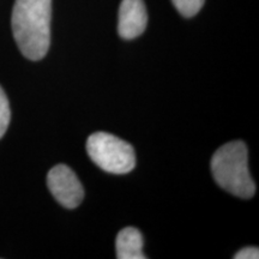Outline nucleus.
<instances>
[{
    "label": "nucleus",
    "mask_w": 259,
    "mask_h": 259,
    "mask_svg": "<svg viewBox=\"0 0 259 259\" xmlns=\"http://www.w3.org/2000/svg\"><path fill=\"white\" fill-rule=\"evenodd\" d=\"M52 0H16L12 32L21 53L29 60L46 57L51 45Z\"/></svg>",
    "instance_id": "1"
},
{
    "label": "nucleus",
    "mask_w": 259,
    "mask_h": 259,
    "mask_svg": "<svg viewBox=\"0 0 259 259\" xmlns=\"http://www.w3.org/2000/svg\"><path fill=\"white\" fill-rule=\"evenodd\" d=\"M211 171L220 187L239 198H251L255 193L244 142L234 141L218 149L211 158Z\"/></svg>",
    "instance_id": "2"
},
{
    "label": "nucleus",
    "mask_w": 259,
    "mask_h": 259,
    "mask_svg": "<svg viewBox=\"0 0 259 259\" xmlns=\"http://www.w3.org/2000/svg\"><path fill=\"white\" fill-rule=\"evenodd\" d=\"M87 151L96 166L112 174H127L136 166L132 145L107 132H96L87 141Z\"/></svg>",
    "instance_id": "3"
},
{
    "label": "nucleus",
    "mask_w": 259,
    "mask_h": 259,
    "mask_svg": "<svg viewBox=\"0 0 259 259\" xmlns=\"http://www.w3.org/2000/svg\"><path fill=\"white\" fill-rule=\"evenodd\" d=\"M47 185L53 197L67 209H74L82 203L84 190L76 173L65 164H58L50 170Z\"/></svg>",
    "instance_id": "4"
},
{
    "label": "nucleus",
    "mask_w": 259,
    "mask_h": 259,
    "mask_svg": "<svg viewBox=\"0 0 259 259\" xmlns=\"http://www.w3.org/2000/svg\"><path fill=\"white\" fill-rule=\"evenodd\" d=\"M148 14L143 0H122L119 8V35L132 40L142 35L147 28Z\"/></svg>",
    "instance_id": "5"
},
{
    "label": "nucleus",
    "mask_w": 259,
    "mask_h": 259,
    "mask_svg": "<svg viewBox=\"0 0 259 259\" xmlns=\"http://www.w3.org/2000/svg\"><path fill=\"white\" fill-rule=\"evenodd\" d=\"M116 258L118 259H144L142 251L143 238L141 232L135 227H126L119 232L115 241Z\"/></svg>",
    "instance_id": "6"
},
{
    "label": "nucleus",
    "mask_w": 259,
    "mask_h": 259,
    "mask_svg": "<svg viewBox=\"0 0 259 259\" xmlns=\"http://www.w3.org/2000/svg\"><path fill=\"white\" fill-rule=\"evenodd\" d=\"M171 2L184 17H193L203 8L205 0H171Z\"/></svg>",
    "instance_id": "7"
},
{
    "label": "nucleus",
    "mask_w": 259,
    "mask_h": 259,
    "mask_svg": "<svg viewBox=\"0 0 259 259\" xmlns=\"http://www.w3.org/2000/svg\"><path fill=\"white\" fill-rule=\"evenodd\" d=\"M10 119H11V111H10L9 100L5 95V92L0 87V138L4 137V135L6 134Z\"/></svg>",
    "instance_id": "8"
},
{
    "label": "nucleus",
    "mask_w": 259,
    "mask_h": 259,
    "mask_svg": "<svg viewBox=\"0 0 259 259\" xmlns=\"http://www.w3.org/2000/svg\"><path fill=\"white\" fill-rule=\"evenodd\" d=\"M235 259H258L259 258V250L257 247H252V246H248V247H244L240 250L238 253L234 255Z\"/></svg>",
    "instance_id": "9"
}]
</instances>
